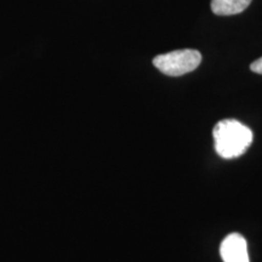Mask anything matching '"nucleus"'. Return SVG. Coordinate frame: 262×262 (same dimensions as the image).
<instances>
[{"instance_id": "f257e3e1", "label": "nucleus", "mask_w": 262, "mask_h": 262, "mask_svg": "<svg viewBox=\"0 0 262 262\" xmlns=\"http://www.w3.org/2000/svg\"><path fill=\"white\" fill-rule=\"evenodd\" d=\"M215 149L225 159L238 158L253 143V131L235 119H224L212 130Z\"/></svg>"}, {"instance_id": "f03ea898", "label": "nucleus", "mask_w": 262, "mask_h": 262, "mask_svg": "<svg viewBox=\"0 0 262 262\" xmlns=\"http://www.w3.org/2000/svg\"><path fill=\"white\" fill-rule=\"evenodd\" d=\"M202 62V54L193 49H182L168 54L158 55L153 58V64L169 77H180L198 68Z\"/></svg>"}, {"instance_id": "7ed1b4c3", "label": "nucleus", "mask_w": 262, "mask_h": 262, "mask_svg": "<svg viewBox=\"0 0 262 262\" xmlns=\"http://www.w3.org/2000/svg\"><path fill=\"white\" fill-rule=\"evenodd\" d=\"M220 254L224 262H249L247 241L239 233L228 234L222 241Z\"/></svg>"}, {"instance_id": "20e7f679", "label": "nucleus", "mask_w": 262, "mask_h": 262, "mask_svg": "<svg viewBox=\"0 0 262 262\" xmlns=\"http://www.w3.org/2000/svg\"><path fill=\"white\" fill-rule=\"evenodd\" d=\"M253 0H211V10L215 15L231 16L243 12Z\"/></svg>"}, {"instance_id": "39448f33", "label": "nucleus", "mask_w": 262, "mask_h": 262, "mask_svg": "<svg viewBox=\"0 0 262 262\" xmlns=\"http://www.w3.org/2000/svg\"><path fill=\"white\" fill-rule=\"evenodd\" d=\"M250 70L257 74H262V57L257 58L256 61H254L250 64Z\"/></svg>"}]
</instances>
